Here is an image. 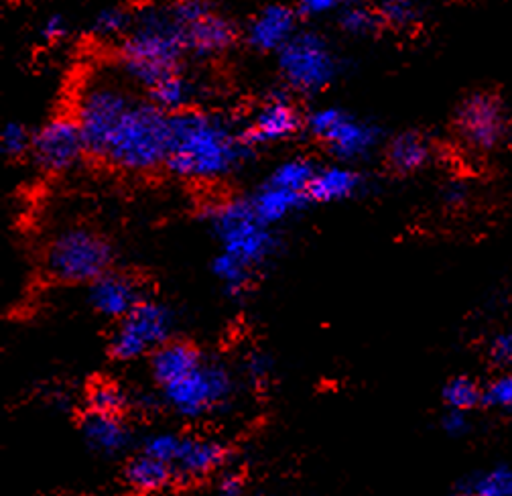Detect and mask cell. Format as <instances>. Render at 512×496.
I'll return each mask as SVG.
<instances>
[{"mask_svg": "<svg viewBox=\"0 0 512 496\" xmlns=\"http://www.w3.org/2000/svg\"><path fill=\"white\" fill-rule=\"evenodd\" d=\"M82 433L88 446L102 456H116L124 452L128 440H131L122 415L110 413L88 411V415L82 421Z\"/></svg>", "mask_w": 512, "mask_h": 496, "instance_id": "obj_21", "label": "cell"}, {"mask_svg": "<svg viewBox=\"0 0 512 496\" xmlns=\"http://www.w3.org/2000/svg\"><path fill=\"white\" fill-rule=\"evenodd\" d=\"M196 98L198 86L194 80L181 72V68L163 76L157 84L149 88V100L169 114L191 108Z\"/></svg>", "mask_w": 512, "mask_h": 496, "instance_id": "obj_23", "label": "cell"}, {"mask_svg": "<svg viewBox=\"0 0 512 496\" xmlns=\"http://www.w3.org/2000/svg\"><path fill=\"white\" fill-rule=\"evenodd\" d=\"M301 124L305 122L293 102L287 96H273L254 112L244 133L252 147L271 145L293 137L301 129Z\"/></svg>", "mask_w": 512, "mask_h": 496, "instance_id": "obj_14", "label": "cell"}, {"mask_svg": "<svg viewBox=\"0 0 512 496\" xmlns=\"http://www.w3.org/2000/svg\"><path fill=\"white\" fill-rule=\"evenodd\" d=\"M39 35L45 43H57L68 35V21L63 19L61 15H51L43 21V25L39 29Z\"/></svg>", "mask_w": 512, "mask_h": 496, "instance_id": "obj_40", "label": "cell"}, {"mask_svg": "<svg viewBox=\"0 0 512 496\" xmlns=\"http://www.w3.org/2000/svg\"><path fill=\"white\" fill-rule=\"evenodd\" d=\"M88 297L98 314L112 320H122L143 301L139 283L133 277L114 271H106L92 281Z\"/></svg>", "mask_w": 512, "mask_h": 496, "instance_id": "obj_15", "label": "cell"}, {"mask_svg": "<svg viewBox=\"0 0 512 496\" xmlns=\"http://www.w3.org/2000/svg\"><path fill=\"white\" fill-rule=\"evenodd\" d=\"M128 405L126 393L114 383H96L88 393V409L96 413L122 415Z\"/></svg>", "mask_w": 512, "mask_h": 496, "instance_id": "obj_31", "label": "cell"}, {"mask_svg": "<svg viewBox=\"0 0 512 496\" xmlns=\"http://www.w3.org/2000/svg\"><path fill=\"white\" fill-rule=\"evenodd\" d=\"M226 458L228 450L224 444L216 440L183 436L173 468L183 480H200L216 472L226 462Z\"/></svg>", "mask_w": 512, "mask_h": 496, "instance_id": "obj_18", "label": "cell"}, {"mask_svg": "<svg viewBox=\"0 0 512 496\" xmlns=\"http://www.w3.org/2000/svg\"><path fill=\"white\" fill-rule=\"evenodd\" d=\"M466 413L468 411H460V409H450V411H447V415L441 421L443 431L447 433V436L460 438V436H464V433H468L470 419H468Z\"/></svg>", "mask_w": 512, "mask_h": 496, "instance_id": "obj_38", "label": "cell"}, {"mask_svg": "<svg viewBox=\"0 0 512 496\" xmlns=\"http://www.w3.org/2000/svg\"><path fill=\"white\" fill-rule=\"evenodd\" d=\"M114 261L112 244L90 228H68L59 232L45 251V269L49 277L61 283H92Z\"/></svg>", "mask_w": 512, "mask_h": 496, "instance_id": "obj_6", "label": "cell"}, {"mask_svg": "<svg viewBox=\"0 0 512 496\" xmlns=\"http://www.w3.org/2000/svg\"><path fill=\"white\" fill-rule=\"evenodd\" d=\"M387 159L397 173H415L429 163L431 143L419 133H403L389 145Z\"/></svg>", "mask_w": 512, "mask_h": 496, "instance_id": "obj_24", "label": "cell"}, {"mask_svg": "<svg viewBox=\"0 0 512 496\" xmlns=\"http://www.w3.org/2000/svg\"><path fill=\"white\" fill-rule=\"evenodd\" d=\"M443 401L450 409L470 411L484 403V391L470 377H456L443 387Z\"/></svg>", "mask_w": 512, "mask_h": 496, "instance_id": "obj_30", "label": "cell"}, {"mask_svg": "<svg viewBox=\"0 0 512 496\" xmlns=\"http://www.w3.org/2000/svg\"><path fill=\"white\" fill-rule=\"evenodd\" d=\"M484 403L492 409L512 411V370L502 372L484 389Z\"/></svg>", "mask_w": 512, "mask_h": 496, "instance_id": "obj_34", "label": "cell"}, {"mask_svg": "<svg viewBox=\"0 0 512 496\" xmlns=\"http://www.w3.org/2000/svg\"><path fill=\"white\" fill-rule=\"evenodd\" d=\"M222 251L234 255L254 271L263 267L279 248L273 226L265 224L248 200H226L206 212Z\"/></svg>", "mask_w": 512, "mask_h": 496, "instance_id": "obj_4", "label": "cell"}, {"mask_svg": "<svg viewBox=\"0 0 512 496\" xmlns=\"http://www.w3.org/2000/svg\"><path fill=\"white\" fill-rule=\"evenodd\" d=\"M250 149L244 129L224 114L194 106L169 114L165 169L181 179H224L242 167Z\"/></svg>", "mask_w": 512, "mask_h": 496, "instance_id": "obj_1", "label": "cell"}, {"mask_svg": "<svg viewBox=\"0 0 512 496\" xmlns=\"http://www.w3.org/2000/svg\"><path fill=\"white\" fill-rule=\"evenodd\" d=\"M362 188L364 177L356 169L350 165H328L317 167L307 188V196L309 202L315 204H334L354 198Z\"/></svg>", "mask_w": 512, "mask_h": 496, "instance_id": "obj_17", "label": "cell"}, {"mask_svg": "<svg viewBox=\"0 0 512 496\" xmlns=\"http://www.w3.org/2000/svg\"><path fill=\"white\" fill-rule=\"evenodd\" d=\"M218 490L224 494H240L244 490V478L236 472H228L220 478Z\"/></svg>", "mask_w": 512, "mask_h": 496, "instance_id": "obj_41", "label": "cell"}, {"mask_svg": "<svg viewBox=\"0 0 512 496\" xmlns=\"http://www.w3.org/2000/svg\"><path fill=\"white\" fill-rule=\"evenodd\" d=\"M173 314L163 303L143 299L131 314H126L110 342V354L128 362L153 354L161 344L171 340Z\"/></svg>", "mask_w": 512, "mask_h": 496, "instance_id": "obj_10", "label": "cell"}, {"mask_svg": "<svg viewBox=\"0 0 512 496\" xmlns=\"http://www.w3.org/2000/svg\"><path fill=\"white\" fill-rule=\"evenodd\" d=\"M315 171H317V167L309 159L295 157V159H289V161H283L281 165H277L267 181L283 185V188H289V190L307 194V188H309Z\"/></svg>", "mask_w": 512, "mask_h": 496, "instance_id": "obj_28", "label": "cell"}, {"mask_svg": "<svg viewBox=\"0 0 512 496\" xmlns=\"http://www.w3.org/2000/svg\"><path fill=\"white\" fill-rule=\"evenodd\" d=\"M177 478L173 464L157 460L147 454H139L124 468V482L137 492H161L169 488Z\"/></svg>", "mask_w": 512, "mask_h": 496, "instance_id": "obj_22", "label": "cell"}, {"mask_svg": "<svg viewBox=\"0 0 512 496\" xmlns=\"http://www.w3.org/2000/svg\"><path fill=\"white\" fill-rule=\"evenodd\" d=\"M33 161L45 173H66L86 155V141L74 114L55 116L33 135Z\"/></svg>", "mask_w": 512, "mask_h": 496, "instance_id": "obj_12", "label": "cell"}, {"mask_svg": "<svg viewBox=\"0 0 512 496\" xmlns=\"http://www.w3.org/2000/svg\"><path fill=\"white\" fill-rule=\"evenodd\" d=\"M189 53L183 25L169 3L147 5L135 13L133 25L120 43V66L128 80L151 88L163 76L181 68Z\"/></svg>", "mask_w": 512, "mask_h": 496, "instance_id": "obj_2", "label": "cell"}, {"mask_svg": "<svg viewBox=\"0 0 512 496\" xmlns=\"http://www.w3.org/2000/svg\"><path fill=\"white\" fill-rule=\"evenodd\" d=\"M204 362L202 352L189 342L169 340L151 354V375L159 387H165Z\"/></svg>", "mask_w": 512, "mask_h": 496, "instance_id": "obj_19", "label": "cell"}, {"mask_svg": "<svg viewBox=\"0 0 512 496\" xmlns=\"http://www.w3.org/2000/svg\"><path fill=\"white\" fill-rule=\"evenodd\" d=\"M348 0H299L297 13L303 19H319L326 15H338Z\"/></svg>", "mask_w": 512, "mask_h": 496, "instance_id": "obj_36", "label": "cell"}, {"mask_svg": "<svg viewBox=\"0 0 512 496\" xmlns=\"http://www.w3.org/2000/svg\"><path fill=\"white\" fill-rule=\"evenodd\" d=\"M445 200H447V204H460V202H464L466 200V192H464L462 185H450V188H447V192H445Z\"/></svg>", "mask_w": 512, "mask_h": 496, "instance_id": "obj_42", "label": "cell"}, {"mask_svg": "<svg viewBox=\"0 0 512 496\" xmlns=\"http://www.w3.org/2000/svg\"><path fill=\"white\" fill-rule=\"evenodd\" d=\"M232 389L234 383L228 368L206 358L185 377L161 387L165 403L187 419H198L220 409L232 395Z\"/></svg>", "mask_w": 512, "mask_h": 496, "instance_id": "obj_8", "label": "cell"}, {"mask_svg": "<svg viewBox=\"0 0 512 496\" xmlns=\"http://www.w3.org/2000/svg\"><path fill=\"white\" fill-rule=\"evenodd\" d=\"M271 360L265 354H250L246 360V377L254 385H265L271 377Z\"/></svg>", "mask_w": 512, "mask_h": 496, "instance_id": "obj_37", "label": "cell"}, {"mask_svg": "<svg viewBox=\"0 0 512 496\" xmlns=\"http://www.w3.org/2000/svg\"><path fill=\"white\" fill-rule=\"evenodd\" d=\"M490 358L500 366H512V332L498 334L492 340Z\"/></svg>", "mask_w": 512, "mask_h": 496, "instance_id": "obj_39", "label": "cell"}, {"mask_svg": "<svg viewBox=\"0 0 512 496\" xmlns=\"http://www.w3.org/2000/svg\"><path fill=\"white\" fill-rule=\"evenodd\" d=\"M279 72L299 94L326 90L338 76V59L330 43L315 31H297L279 51Z\"/></svg>", "mask_w": 512, "mask_h": 496, "instance_id": "obj_7", "label": "cell"}, {"mask_svg": "<svg viewBox=\"0 0 512 496\" xmlns=\"http://www.w3.org/2000/svg\"><path fill=\"white\" fill-rule=\"evenodd\" d=\"M248 202L256 212V216H259L265 224L277 226L289 216H293L295 212H299L309 202V196L305 192L289 190V188H283V185L267 181L254 192V196Z\"/></svg>", "mask_w": 512, "mask_h": 496, "instance_id": "obj_20", "label": "cell"}, {"mask_svg": "<svg viewBox=\"0 0 512 496\" xmlns=\"http://www.w3.org/2000/svg\"><path fill=\"white\" fill-rule=\"evenodd\" d=\"M297 9L285 5H269L256 13L246 29V41L252 49L273 53L279 51L297 33Z\"/></svg>", "mask_w": 512, "mask_h": 496, "instance_id": "obj_16", "label": "cell"}, {"mask_svg": "<svg viewBox=\"0 0 512 496\" xmlns=\"http://www.w3.org/2000/svg\"><path fill=\"white\" fill-rule=\"evenodd\" d=\"M305 129L344 163L368 157L380 143V131L374 124L340 108L313 110L305 120Z\"/></svg>", "mask_w": 512, "mask_h": 496, "instance_id": "obj_9", "label": "cell"}, {"mask_svg": "<svg viewBox=\"0 0 512 496\" xmlns=\"http://www.w3.org/2000/svg\"><path fill=\"white\" fill-rule=\"evenodd\" d=\"M137 96L122 80L106 74H94L78 90L74 116L80 124L90 157L102 159L110 135Z\"/></svg>", "mask_w": 512, "mask_h": 496, "instance_id": "obj_5", "label": "cell"}, {"mask_svg": "<svg viewBox=\"0 0 512 496\" xmlns=\"http://www.w3.org/2000/svg\"><path fill=\"white\" fill-rule=\"evenodd\" d=\"M212 273L224 285L226 293L232 299L242 297L248 291V287L252 283V277H254L252 267H248L246 263H242L240 259H236L234 255L224 253V251L214 259Z\"/></svg>", "mask_w": 512, "mask_h": 496, "instance_id": "obj_26", "label": "cell"}, {"mask_svg": "<svg viewBox=\"0 0 512 496\" xmlns=\"http://www.w3.org/2000/svg\"><path fill=\"white\" fill-rule=\"evenodd\" d=\"M171 9L183 25L189 53L196 57H214L234 45L236 27L210 0H171Z\"/></svg>", "mask_w": 512, "mask_h": 496, "instance_id": "obj_11", "label": "cell"}, {"mask_svg": "<svg viewBox=\"0 0 512 496\" xmlns=\"http://www.w3.org/2000/svg\"><path fill=\"white\" fill-rule=\"evenodd\" d=\"M338 23L340 29L352 37L372 35L382 25L378 11L360 3V0H348L338 13Z\"/></svg>", "mask_w": 512, "mask_h": 496, "instance_id": "obj_27", "label": "cell"}, {"mask_svg": "<svg viewBox=\"0 0 512 496\" xmlns=\"http://www.w3.org/2000/svg\"><path fill=\"white\" fill-rule=\"evenodd\" d=\"M376 11L382 25L393 29H409L419 23L423 5L421 0H380Z\"/></svg>", "mask_w": 512, "mask_h": 496, "instance_id": "obj_29", "label": "cell"}, {"mask_svg": "<svg viewBox=\"0 0 512 496\" xmlns=\"http://www.w3.org/2000/svg\"><path fill=\"white\" fill-rule=\"evenodd\" d=\"M33 135L19 122H9L3 131V149L9 157L21 159L23 155L31 153Z\"/></svg>", "mask_w": 512, "mask_h": 496, "instance_id": "obj_35", "label": "cell"}, {"mask_svg": "<svg viewBox=\"0 0 512 496\" xmlns=\"http://www.w3.org/2000/svg\"><path fill=\"white\" fill-rule=\"evenodd\" d=\"M456 492L468 496H512V468L496 466L464 478Z\"/></svg>", "mask_w": 512, "mask_h": 496, "instance_id": "obj_25", "label": "cell"}, {"mask_svg": "<svg viewBox=\"0 0 512 496\" xmlns=\"http://www.w3.org/2000/svg\"><path fill=\"white\" fill-rule=\"evenodd\" d=\"M133 13H128L120 7H108L100 11L92 23V33L100 39H116L124 37L133 25Z\"/></svg>", "mask_w": 512, "mask_h": 496, "instance_id": "obj_32", "label": "cell"}, {"mask_svg": "<svg viewBox=\"0 0 512 496\" xmlns=\"http://www.w3.org/2000/svg\"><path fill=\"white\" fill-rule=\"evenodd\" d=\"M169 153V112L151 100L126 110L106 145L102 161L126 173H153L165 167Z\"/></svg>", "mask_w": 512, "mask_h": 496, "instance_id": "obj_3", "label": "cell"}, {"mask_svg": "<svg viewBox=\"0 0 512 496\" xmlns=\"http://www.w3.org/2000/svg\"><path fill=\"white\" fill-rule=\"evenodd\" d=\"M456 124L468 147L476 151H492L506 135V112L494 94L476 92L462 102Z\"/></svg>", "mask_w": 512, "mask_h": 496, "instance_id": "obj_13", "label": "cell"}, {"mask_svg": "<svg viewBox=\"0 0 512 496\" xmlns=\"http://www.w3.org/2000/svg\"><path fill=\"white\" fill-rule=\"evenodd\" d=\"M181 440H183V436H177V433H167V431L153 433V436H149L143 442L141 452L147 456H153L157 460L175 464L179 448H181Z\"/></svg>", "mask_w": 512, "mask_h": 496, "instance_id": "obj_33", "label": "cell"}]
</instances>
